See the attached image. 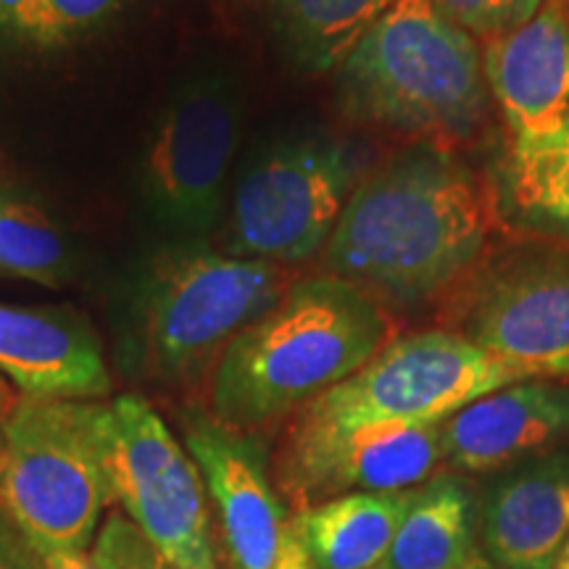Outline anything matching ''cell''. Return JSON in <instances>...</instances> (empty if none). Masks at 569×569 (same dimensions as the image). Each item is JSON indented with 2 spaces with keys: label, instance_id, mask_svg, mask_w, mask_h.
I'll return each mask as SVG.
<instances>
[{
  "label": "cell",
  "instance_id": "1",
  "mask_svg": "<svg viewBox=\"0 0 569 569\" xmlns=\"http://www.w3.org/2000/svg\"><path fill=\"white\" fill-rule=\"evenodd\" d=\"M496 190L457 148L407 142L369 167L322 251V272L398 311L448 301L478 269Z\"/></svg>",
  "mask_w": 569,
  "mask_h": 569
},
{
  "label": "cell",
  "instance_id": "2",
  "mask_svg": "<svg viewBox=\"0 0 569 569\" xmlns=\"http://www.w3.org/2000/svg\"><path fill=\"white\" fill-rule=\"evenodd\" d=\"M396 338L382 303L336 274L298 277L213 367L209 411L243 432H264L359 372Z\"/></svg>",
  "mask_w": 569,
  "mask_h": 569
},
{
  "label": "cell",
  "instance_id": "3",
  "mask_svg": "<svg viewBox=\"0 0 569 569\" xmlns=\"http://www.w3.org/2000/svg\"><path fill=\"white\" fill-rule=\"evenodd\" d=\"M336 98L356 124L457 148L488 117L480 42L427 0H393L338 63Z\"/></svg>",
  "mask_w": 569,
  "mask_h": 569
},
{
  "label": "cell",
  "instance_id": "4",
  "mask_svg": "<svg viewBox=\"0 0 569 569\" xmlns=\"http://www.w3.org/2000/svg\"><path fill=\"white\" fill-rule=\"evenodd\" d=\"M298 280L293 267L240 259L206 243H172L134 290L142 369L174 388H209L227 346Z\"/></svg>",
  "mask_w": 569,
  "mask_h": 569
},
{
  "label": "cell",
  "instance_id": "5",
  "mask_svg": "<svg viewBox=\"0 0 569 569\" xmlns=\"http://www.w3.org/2000/svg\"><path fill=\"white\" fill-rule=\"evenodd\" d=\"M367 169L351 142L325 127L269 134L240 163L219 251L282 267L322 256Z\"/></svg>",
  "mask_w": 569,
  "mask_h": 569
},
{
  "label": "cell",
  "instance_id": "6",
  "mask_svg": "<svg viewBox=\"0 0 569 569\" xmlns=\"http://www.w3.org/2000/svg\"><path fill=\"white\" fill-rule=\"evenodd\" d=\"M109 503L92 401L19 396L0 422V511L46 557L88 551Z\"/></svg>",
  "mask_w": 569,
  "mask_h": 569
},
{
  "label": "cell",
  "instance_id": "7",
  "mask_svg": "<svg viewBox=\"0 0 569 569\" xmlns=\"http://www.w3.org/2000/svg\"><path fill=\"white\" fill-rule=\"evenodd\" d=\"M528 380L451 330L393 338L359 372L288 419L284 436L322 438L367 425H432L480 396Z\"/></svg>",
  "mask_w": 569,
  "mask_h": 569
},
{
  "label": "cell",
  "instance_id": "8",
  "mask_svg": "<svg viewBox=\"0 0 569 569\" xmlns=\"http://www.w3.org/2000/svg\"><path fill=\"white\" fill-rule=\"evenodd\" d=\"M246 101L227 69L190 74L172 92L140 159V198L174 243H206L222 227Z\"/></svg>",
  "mask_w": 569,
  "mask_h": 569
},
{
  "label": "cell",
  "instance_id": "9",
  "mask_svg": "<svg viewBox=\"0 0 569 569\" xmlns=\"http://www.w3.org/2000/svg\"><path fill=\"white\" fill-rule=\"evenodd\" d=\"M109 501L180 569H219L201 472L140 396L92 401Z\"/></svg>",
  "mask_w": 569,
  "mask_h": 569
},
{
  "label": "cell",
  "instance_id": "10",
  "mask_svg": "<svg viewBox=\"0 0 569 569\" xmlns=\"http://www.w3.org/2000/svg\"><path fill=\"white\" fill-rule=\"evenodd\" d=\"M443 319L528 380H569V251L528 246L482 259Z\"/></svg>",
  "mask_w": 569,
  "mask_h": 569
},
{
  "label": "cell",
  "instance_id": "11",
  "mask_svg": "<svg viewBox=\"0 0 569 569\" xmlns=\"http://www.w3.org/2000/svg\"><path fill=\"white\" fill-rule=\"evenodd\" d=\"M440 465V422L367 425L322 438L282 436L272 475L298 515L346 493L411 490Z\"/></svg>",
  "mask_w": 569,
  "mask_h": 569
},
{
  "label": "cell",
  "instance_id": "12",
  "mask_svg": "<svg viewBox=\"0 0 569 569\" xmlns=\"http://www.w3.org/2000/svg\"><path fill=\"white\" fill-rule=\"evenodd\" d=\"M184 448L193 457L222 528L230 569H274L288 517L272 486L264 440L234 430L209 409L180 415Z\"/></svg>",
  "mask_w": 569,
  "mask_h": 569
},
{
  "label": "cell",
  "instance_id": "13",
  "mask_svg": "<svg viewBox=\"0 0 569 569\" xmlns=\"http://www.w3.org/2000/svg\"><path fill=\"white\" fill-rule=\"evenodd\" d=\"M569 446V382L522 380L480 396L440 422L443 465L488 475Z\"/></svg>",
  "mask_w": 569,
  "mask_h": 569
},
{
  "label": "cell",
  "instance_id": "14",
  "mask_svg": "<svg viewBox=\"0 0 569 569\" xmlns=\"http://www.w3.org/2000/svg\"><path fill=\"white\" fill-rule=\"evenodd\" d=\"M478 525L498 569H553L569 540V446L501 469Z\"/></svg>",
  "mask_w": 569,
  "mask_h": 569
},
{
  "label": "cell",
  "instance_id": "15",
  "mask_svg": "<svg viewBox=\"0 0 569 569\" xmlns=\"http://www.w3.org/2000/svg\"><path fill=\"white\" fill-rule=\"evenodd\" d=\"M0 377L34 398L103 401L111 393L96 332L61 309L0 301Z\"/></svg>",
  "mask_w": 569,
  "mask_h": 569
},
{
  "label": "cell",
  "instance_id": "16",
  "mask_svg": "<svg viewBox=\"0 0 569 569\" xmlns=\"http://www.w3.org/2000/svg\"><path fill=\"white\" fill-rule=\"evenodd\" d=\"M482 74L515 134L557 130L569 113V24L546 0L517 30L480 46Z\"/></svg>",
  "mask_w": 569,
  "mask_h": 569
},
{
  "label": "cell",
  "instance_id": "17",
  "mask_svg": "<svg viewBox=\"0 0 569 569\" xmlns=\"http://www.w3.org/2000/svg\"><path fill=\"white\" fill-rule=\"evenodd\" d=\"M290 67L336 71L367 27L393 0H238Z\"/></svg>",
  "mask_w": 569,
  "mask_h": 569
},
{
  "label": "cell",
  "instance_id": "18",
  "mask_svg": "<svg viewBox=\"0 0 569 569\" xmlns=\"http://www.w3.org/2000/svg\"><path fill=\"white\" fill-rule=\"evenodd\" d=\"M411 490L346 493L298 511L293 522L315 569H372L388 559Z\"/></svg>",
  "mask_w": 569,
  "mask_h": 569
},
{
  "label": "cell",
  "instance_id": "19",
  "mask_svg": "<svg viewBox=\"0 0 569 569\" xmlns=\"http://www.w3.org/2000/svg\"><path fill=\"white\" fill-rule=\"evenodd\" d=\"M496 201L519 230L569 240V113L557 130L511 138Z\"/></svg>",
  "mask_w": 569,
  "mask_h": 569
},
{
  "label": "cell",
  "instance_id": "20",
  "mask_svg": "<svg viewBox=\"0 0 569 569\" xmlns=\"http://www.w3.org/2000/svg\"><path fill=\"white\" fill-rule=\"evenodd\" d=\"M478 503L459 475H432L417 486L390 543L388 569H457L478 551Z\"/></svg>",
  "mask_w": 569,
  "mask_h": 569
},
{
  "label": "cell",
  "instance_id": "21",
  "mask_svg": "<svg viewBox=\"0 0 569 569\" xmlns=\"http://www.w3.org/2000/svg\"><path fill=\"white\" fill-rule=\"evenodd\" d=\"M74 269L71 243L48 211L21 190L0 184V277L59 288Z\"/></svg>",
  "mask_w": 569,
  "mask_h": 569
},
{
  "label": "cell",
  "instance_id": "22",
  "mask_svg": "<svg viewBox=\"0 0 569 569\" xmlns=\"http://www.w3.org/2000/svg\"><path fill=\"white\" fill-rule=\"evenodd\" d=\"M475 40H493L517 30L540 11L546 0H427Z\"/></svg>",
  "mask_w": 569,
  "mask_h": 569
},
{
  "label": "cell",
  "instance_id": "23",
  "mask_svg": "<svg viewBox=\"0 0 569 569\" xmlns=\"http://www.w3.org/2000/svg\"><path fill=\"white\" fill-rule=\"evenodd\" d=\"M90 553L101 569H180L119 511L106 519Z\"/></svg>",
  "mask_w": 569,
  "mask_h": 569
},
{
  "label": "cell",
  "instance_id": "24",
  "mask_svg": "<svg viewBox=\"0 0 569 569\" xmlns=\"http://www.w3.org/2000/svg\"><path fill=\"white\" fill-rule=\"evenodd\" d=\"M122 0H46L38 46H63L103 24Z\"/></svg>",
  "mask_w": 569,
  "mask_h": 569
},
{
  "label": "cell",
  "instance_id": "25",
  "mask_svg": "<svg viewBox=\"0 0 569 569\" xmlns=\"http://www.w3.org/2000/svg\"><path fill=\"white\" fill-rule=\"evenodd\" d=\"M46 0H0V30L40 42Z\"/></svg>",
  "mask_w": 569,
  "mask_h": 569
},
{
  "label": "cell",
  "instance_id": "26",
  "mask_svg": "<svg viewBox=\"0 0 569 569\" xmlns=\"http://www.w3.org/2000/svg\"><path fill=\"white\" fill-rule=\"evenodd\" d=\"M0 569H46L40 551L0 511Z\"/></svg>",
  "mask_w": 569,
  "mask_h": 569
},
{
  "label": "cell",
  "instance_id": "27",
  "mask_svg": "<svg viewBox=\"0 0 569 569\" xmlns=\"http://www.w3.org/2000/svg\"><path fill=\"white\" fill-rule=\"evenodd\" d=\"M274 569H315L309 553H306L303 540L298 536L293 517L288 519V530H284V540H282V553L280 559H277Z\"/></svg>",
  "mask_w": 569,
  "mask_h": 569
},
{
  "label": "cell",
  "instance_id": "28",
  "mask_svg": "<svg viewBox=\"0 0 569 569\" xmlns=\"http://www.w3.org/2000/svg\"><path fill=\"white\" fill-rule=\"evenodd\" d=\"M46 569H101L90 551H56L42 557Z\"/></svg>",
  "mask_w": 569,
  "mask_h": 569
},
{
  "label": "cell",
  "instance_id": "29",
  "mask_svg": "<svg viewBox=\"0 0 569 569\" xmlns=\"http://www.w3.org/2000/svg\"><path fill=\"white\" fill-rule=\"evenodd\" d=\"M457 569H498V567L486 557V553H482V551L478 549V551L472 553V557H469V559L465 561V565H459Z\"/></svg>",
  "mask_w": 569,
  "mask_h": 569
},
{
  "label": "cell",
  "instance_id": "30",
  "mask_svg": "<svg viewBox=\"0 0 569 569\" xmlns=\"http://www.w3.org/2000/svg\"><path fill=\"white\" fill-rule=\"evenodd\" d=\"M17 401V398L11 396V390H9V386H6L3 380H0V422H3V417L9 415V409H11V403Z\"/></svg>",
  "mask_w": 569,
  "mask_h": 569
},
{
  "label": "cell",
  "instance_id": "31",
  "mask_svg": "<svg viewBox=\"0 0 569 569\" xmlns=\"http://www.w3.org/2000/svg\"><path fill=\"white\" fill-rule=\"evenodd\" d=\"M549 3L561 13V17H565V21L569 24V0H549Z\"/></svg>",
  "mask_w": 569,
  "mask_h": 569
},
{
  "label": "cell",
  "instance_id": "32",
  "mask_svg": "<svg viewBox=\"0 0 569 569\" xmlns=\"http://www.w3.org/2000/svg\"><path fill=\"white\" fill-rule=\"evenodd\" d=\"M553 569H569V540H567L565 551L559 553V559H557V565H553Z\"/></svg>",
  "mask_w": 569,
  "mask_h": 569
},
{
  "label": "cell",
  "instance_id": "33",
  "mask_svg": "<svg viewBox=\"0 0 569 569\" xmlns=\"http://www.w3.org/2000/svg\"><path fill=\"white\" fill-rule=\"evenodd\" d=\"M372 569H388V567H386V561H382V565H377V567H372Z\"/></svg>",
  "mask_w": 569,
  "mask_h": 569
}]
</instances>
